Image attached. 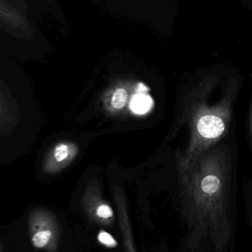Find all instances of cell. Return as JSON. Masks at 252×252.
I'll list each match as a JSON object with an SVG mask.
<instances>
[{
  "instance_id": "7a4b0ae2",
  "label": "cell",
  "mask_w": 252,
  "mask_h": 252,
  "mask_svg": "<svg viewBox=\"0 0 252 252\" xmlns=\"http://www.w3.org/2000/svg\"><path fill=\"white\" fill-rule=\"evenodd\" d=\"M216 81L212 77L204 78L183 102L180 123L189 126V142L179 156V173L186 170L227 133L238 85L230 83L223 96L212 103L210 97Z\"/></svg>"
},
{
  "instance_id": "52a82bcc",
  "label": "cell",
  "mask_w": 252,
  "mask_h": 252,
  "mask_svg": "<svg viewBox=\"0 0 252 252\" xmlns=\"http://www.w3.org/2000/svg\"><path fill=\"white\" fill-rule=\"evenodd\" d=\"M117 209L118 225L124 252H137L130 215L123 200L117 199Z\"/></svg>"
},
{
  "instance_id": "8fae6325",
  "label": "cell",
  "mask_w": 252,
  "mask_h": 252,
  "mask_svg": "<svg viewBox=\"0 0 252 252\" xmlns=\"http://www.w3.org/2000/svg\"><path fill=\"white\" fill-rule=\"evenodd\" d=\"M69 155V148L65 144L61 143L56 145L54 150V157L56 161H62L68 158Z\"/></svg>"
},
{
  "instance_id": "7c38bea8",
  "label": "cell",
  "mask_w": 252,
  "mask_h": 252,
  "mask_svg": "<svg viewBox=\"0 0 252 252\" xmlns=\"http://www.w3.org/2000/svg\"><path fill=\"white\" fill-rule=\"evenodd\" d=\"M249 128H250V136H251V142L252 146V98L251 105H250V116H249Z\"/></svg>"
},
{
  "instance_id": "30bf717a",
  "label": "cell",
  "mask_w": 252,
  "mask_h": 252,
  "mask_svg": "<svg viewBox=\"0 0 252 252\" xmlns=\"http://www.w3.org/2000/svg\"><path fill=\"white\" fill-rule=\"evenodd\" d=\"M98 239L100 244L105 247H109V248H113V247H116L117 243L113 237L111 236L110 234L105 232V231H101L99 232Z\"/></svg>"
},
{
  "instance_id": "3957f363",
  "label": "cell",
  "mask_w": 252,
  "mask_h": 252,
  "mask_svg": "<svg viewBox=\"0 0 252 252\" xmlns=\"http://www.w3.org/2000/svg\"><path fill=\"white\" fill-rule=\"evenodd\" d=\"M27 222L29 239L34 248L44 252H57L62 228L54 214L36 209L30 213Z\"/></svg>"
},
{
  "instance_id": "4fadbf2b",
  "label": "cell",
  "mask_w": 252,
  "mask_h": 252,
  "mask_svg": "<svg viewBox=\"0 0 252 252\" xmlns=\"http://www.w3.org/2000/svg\"><path fill=\"white\" fill-rule=\"evenodd\" d=\"M137 93H145L147 92V88L143 84H139L136 90Z\"/></svg>"
},
{
  "instance_id": "277c9868",
  "label": "cell",
  "mask_w": 252,
  "mask_h": 252,
  "mask_svg": "<svg viewBox=\"0 0 252 252\" xmlns=\"http://www.w3.org/2000/svg\"><path fill=\"white\" fill-rule=\"evenodd\" d=\"M110 14L136 23H149L155 0H93Z\"/></svg>"
},
{
  "instance_id": "5bb4252c",
  "label": "cell",
  "mask_w": 252,
  "mask_h": 252,
  "mask_svg": "<svg viewBox=\"0 0 252 252\" xmlns=\"http://www.w3.org/2000/svg\"><path fill=\"white\" fill-rule=\"evenodd\" d=\"M40 2H44L45 4H49L50 5L53 6L55 5V3H56V0H38Z\"/></svg>"
},
{
  "instance_id": "5b68a950",
  "label": "cell",
  "mask_w": 252,
  "mask_h": 252,
  "mask_svg": "<svg viewBox=\"0 0 252 252\" xmlns=\"http://www.w3.org/2000/svg\"><path fill=\"white\" fill-rule=\"evenodd\" d=\"M0 20L1 29L7 32H35L32 24L25 15V10L10 2V0H0Z\"/></svg>"
},
{
  "instance_id": "9c48e42d",
  "label": "cell",
  "mask_w": 252,
  "mask_h": 252,
  "mask_svg": "<svg viewBox=\"0 0 252 252\" xmlns=\"http://www.w3.org/2000/svg\"><path fill=\"white\" fill-rule=\"evenodd\" d=\"M127 92L124 89H118L114 93L112 97V105L115 109H122L127 103Z\"/></svg>"
},
{
  "instance_id": "8992f818",
  "label": "cell",
  "mask_w": 252,
  "mask_h": 252,
  "mask_svg": "<svg viewBox=\"0 0 252 252\" xmlns=\"http://www.w3.org/2000/svg\"><path fill=\"white\" fill-rule=\"evenodd\" d=\"M86 213L93 223L111 228L115 223V213L110 205L96 198H92L86 202Z\"/></svg>"
},
{
  "instance_id": "ba28073f",
  "label": "cell",
  "mask_w": 252,
  "mask_h": 252,
  "mask_svg": "<svg viewBox=\"0 0 252 252\" xmlns=\"http://www.w3.org/2000/svg\"><path fill=\"white\" fill-rule=\"evenodd\" d=\"M152 100L145 93H136L132 97L130 106L131 110L137 115L146 113L152 107Z\"/></svg>"
},
{
  "instance_id": "6da1fadb",
  "label": "cell",
  "mask_w": 252,
  "mask_h": 252,
  "mask_svg": "<svg viewBox=\"0 0 252 252\" xmlns=\"http://www.w3.org/2000/svg\"><path fill=\"white\" fill-rule=\"evenodd\" d=\"M232 163L225 146L213 147L180 172L182 213L187 226L186 250L229 252L235 220L232 206Z\"/></svg>"
}]
</instances>
